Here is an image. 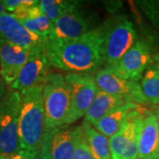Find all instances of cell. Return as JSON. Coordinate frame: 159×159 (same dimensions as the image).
<instances>
[{
	"label": "cell",
	"instance_id": "obj_21",
	"mask_svg": "<svg viewBox=\"0 0 159 159\" xmlns=\"http://www.w3.org/2000/svg\"><path fill=\"white\" fill-rule=\"evenodd\" d=\"M39 6L43 12L53 23L64 13L79 6V2L66 0H41Z\"/></svg>",
	"mask_w": 159,
	"mask_h": 159
},
{
	"label": "cell",
	"instance_id": "obj_2",
	"mask_svg": "<svg viewBox=\"0 0 159 159\" xmlns=\"http://www.w3.org/2000/svg\"><path fill=\"white\" fill-rule=\"evenodd\" d=\"M21 107L19 120L20 148L39 152L45 133V116L43 102L42 84L20 92Z\"/></svg>",
	"mask_w": 159,
	"mask_h": 159
},
{
	"label": "cell",
	"instance_id": "obj_27",
	"mask_svg": "<svg viewBox=\"0 0 159 159\" xmlns=\"http://www.w3.org/2000/svg\"><path fill=\"white\" fill-rule=\"evenodd\" d=\"M153 62L159 67V50L158 51H155V54H154L153 57Z\"/></svg>",
	"mask_w": 159,
	"mask_h": 159
},
{
	"label": "cell",
	"instance_id": "obj_10",
	"mask_svg": "<svg viewBox=\"0 0 159 159\" xmlns=\"http://www.w3.org/2000/svg\"><path fill=\"white\" fill-rule=\"evenodd\" d=\"M52 24V30L48 37L57 40L76 39L96 29L93 18L80 10L79 6L66 11Z\"/></svg>",
	"mask_w": 159,
	"mask_h": 159
},
{
	"label": "cell",
	"instance_id": "obj_6",
	"mask_svg": "<svg viewBox=\"0 0 159 159\" xmlns=\"http://www.w3.org/2000/svg\"><path fill=\"white\" fill-rule=\"evenodd\" d=\"M82 134V125H65L47 131L38 152L39 159H71Z\"/></svg>",
	"mask_w": 159,
	"mask_h": 159
},
{
	"label": "cell",
	"instance_id": "obj_25",
	"mask_svg": "<svg viewBox=\"0 0 159 159\" xmlns=\"http://www.w3.org/2000/svg\"><path fill=\"white\" fill-rule=\"evenodd\" d=\"M3 5L5 7V10L11 11V13L15 11L19 7L22 6L26 0H3Z\"/></svg>",
	"mask_w": 159,
	"mask_h": 159
},
{
	"label": "cell",
	"instance_id": "obj_4",
	"mask_svg": "<svg viewBox=\"0 0 159 159\" xmlns=\"http://www.w3.org/2000/svg\"><path fill=\"white\" fill-rule=\"evenodd\" d=\"M102 46V69L112 67L137 40L134 23L127 17H117L104 23Z\"/></svg>",
	"mask_w": 159,
	"mask_h": 159
},
{
	"label": "cell",
	"instance_id": "obj_28",
	"mask_svg": "<svg viewBox=\"0 0 159 159\" xmlns=\"http://www.w3.org/2000/svg\"><path fill=\"white\" fill-rule=\"evenodd\" d=\"M154 113L157 117V127H158V132H159V108L158 107H156L155 110H153Z\"/></svg>",
	"mask_w": 159,
	"mask_h": 159
},
{
	"label": "cell",
	"instance_id": "obj_23",
	"mask_svg": "<svg viewBox=\"0 0 159 159\" xmlns=\"http://www.w3.org/2000/svg\"><path fill=\"white\" fill-rule=\"evenodd\" d=\"M71 159H95L93 155L91 153L90 149L89 148L88 142L86 141L84 133L80 138L79 142L77 143V146L75 148L74 154Z\"/></svg>",
	"mask_w": 159,
	"mask_h": 159
},
{
	"label": "cell",
	"instance_id": "obj_13",
	"mask_svg": "<svg viewBox=\"0 0 159 159\" xmlns=\"http://www.w3.org/2000/svg\"><path fill=\"white\" fill-rule=\"evenodd\" d=\"M0 39L32 51L44 47L46 38L31 33L11 13L0 16Z\"/></svg>",
	"mask_w": 159,
	"mask_h": 159
},
{
	"label": "cell",
	"instance_id": "obj_14",
	"mask_svg": "<svg viewBox=\"0 0 159 159\" xmlns=\"http://www.w3.org/2000/svg\"><path fill=\"white\" fill-rule=\"evenodd\" d=\"M30 51L0 39L1 74L6 84H11L29 59Z\"/></svg>",
	"mask_w": 159,
	"mask_h": 159
},
{
	"label": "cell",
	"instance_id": "obj_16",
	"mask_svg": "<svg viewBox=\"0 0 159 159\" xmlns=\"http://www.w3.org/2000/svg\"><path fill=\"white\" fill-rule=\"evenodd\" d=\"M137 159H159V132L153 110L148 109L144 114Z\"/></svg>",
	"mask_w": 159,
	"mask_h": 159
},
{
	"label": "cell",
	"instance_id": "obj_8",
	"mask_svg": "<svg viewBox=\"0 0 159 159\" xmlns=\"http://www.w3.org/2000/svg\"><path fill=\"white\" fill-rule=\"evenodd\" d=\"M152 43L145 38H137L123 57L109 70L119 78L139 82L143 73L153 61Z\"/></svg>",
	"mask_w": 159,
	"mask_h": 159
},
{
	"label": "cell",
	"instance_id": "obj_18",
	"mask_svg": "<svg viewBox=\"0 0 159 159\" xmlns=\"http://www.w3.org/2000/svg\"><path fill=\"white\" fill-rule=\"evenodd\" d=\"M125 102H127L123 97L111 95L98 89L96 97L86 112L83 121L94 125L98 120L107 115L111 111Z\"/></svg>",
	"mask_w": 159,
	"mask_h": 159
},
{
	"label": "cell",
	"instance_id": "obj_7",
	"mask_svg": "<svg viewBox=\"0 0 159 159\" xmlns=\"http://www.w3.org/2000/svg\"><path fill=\"white\" fill-rule=\"evenodd\" d=\"M147 111L148 108L141 106L115 134L110 137L109 145L111 159H137L142 121Z\"/></svg>",
	"mask_w": 159,
	"mask_h": 159
},
{
	"label": "cell",
	"instance_id": "obj_30",
	"mask_svg": "<svg viewBox=\"0 0 159 159\" xmlns=\"http://www.w3.org/2000/svg\"><path fill=\"white\" fill-rule=\"evenodd\" d=\"M157 107H158V108H159V105H158V106H157Z\"/></svg>",
	"mask_w": 159,
	"mask_h": 159
},
{
	"label": "cell",
	"instance_id": "obj_19",
	"mask_svg": "<svg viewBox=\"0 0 159 159\" xmlns=\"http://www.w3.org/2000/svg\"><path fill=\"white\" fill-rule=\"evenodd\" d=\"M140 89L147 105H159V67L152 61L139 81Z\"/></svg>",
	"mask_w": 159,
	"mask_h": 159
},
{
	"label": "cell",
	"instance_id": "obj_15",
	"mask_svg": "<svg viewBox=\"0 0 159 159\" xmlns=\"http://www.w3.org/2000/svg\"><path fill=\"white\" fill-rule=\"evenodd\" d=\"M11 14L33 34L47 38L51 33L53 24L43 12L37 0H26V3Z\"/></svg>",
	"mask_w": 159,
	"mask_h": 159
},
{
	"label": "cell",
	"instance_id": "obj_20",
	"mask_svg": "<svg viewBox=\"0 0 159 159\" xmlns=\"http://www.w3.org/2000/svg\"><path fill=\"white\" fill-rule=\"evenodd\" d=\"M81 125L89 148L95 159H111L108 137L99 133L88 122L83 121Z\"/></svg>",
	"mask_w": 159,
	"mask_h": 159
},
{
	"label": "cell",
	"instance_id": "obj_3",
	"mask_svg": "<svg viewBox=\"0 0 159 159\" xmlns=\"http://www.w3.org/2000/svg\"><path fill=\"white\" fill-rule=\"evenodd\" d=\"M45 116V132L66 125L71 98L65 76L61 73H49L42 83Z\"/></svg>",
	"mask_w": 159,
	"mask_h": 159
},
{
	"label": "cell",
	"instance_id": "obj_24",
	"mask_svg": "<svg viewBox=\"0 0 159 159\" xmlns=\"http://www.w3.org/2000/svg\"><path fill=\"white\" fill-rule=\"evenodd\" d=\"M0 159H39V155L38 152L21 149L8 156H0Z\"/></svg>",
	"mask_w": 159,
	"mask_h": 159
},
{
	"label": "cell",
	"instance_id": "obj_5",
	"mask_svg": "<svg viewBox=\"0 0 159 159\" xmlns=\"http://www.w3.org/2000/svg\"><path fill=\"white\" fill-rule=\"evenodd\" d=\"M20 107V92L7 90L0 104V156L21 150L19 136Z\"/></svg>",
	"mask_w": 159,
	"mask_h": 159
},
{
	"label": "cell",
	"instance_id": "obj_17",
	"mask_svg": "<svg viewBox=\"0 0 159 159\" xmlns=\"http://www.w3.org/2000/svg\"><path fill=\"white\" fill-rule=\"evenodd\" d=\"M141 106L143 105L134 102H125L111 111L107 115L92 125L104 136L110 138L119 130L131 115Z\"/></svg>",
	"mask_w": 159,
	"mask_h": 159
},
{
	"label": "cell",
	"instance_id": "obj_11",
	"mask_svg": "<svg viewBox=\"0 0 159 159\" xmlns=\"http://www.w3.org/2000/svg\"><path fill=\"white\" fill-rule=\"evenodd\" d=\"M51 65L46 57L43 48L30 51L29 59L16 80L10 84L11 90L22 92L35 85L42 84Z\"/></svg>",
	"mask_w": 159,
	"mask_h": 159
},
{
	"label": "cell",
	"instance_id": "obj_22",
	"mask_svg": "<svg viewBox=\"0 0 159 159\" xmlns=\"http://www.w3.org/2000/svg\"><path fill=\"white\" fill-rule=\"evenodd\" d=\"M135 3L154 28L159 30V0H139Z\"/></svg>",
	"mask_w": 159,
	"mask_h": 159
},
{
	"label": "cell",
	"instance_id": "obj_12",
	"mask_svg": "<svg viewBox=\"0 0 159 159\" xmlns=\"http://www.w3.org/2000/svg\"><path fill=\"white\" fill-rule=\"evenodd\" d=\"M94 78L99 89L113 96L123 97L129 102H134L143 106L147 105L139 82L121 79L106 68L99 70L95 74Z\"/></svg>",
	"mask_w": 159,
	"mask_h": 159
},
{
	"label": "cell",
	"instance_id": "obj_29",
	"mask_svg": "<svg viewBox=\"0 0 159 159\" xmlns=\"http://www.w3.org/2000/svg\"><path fill=\"white\" fill-rule=\"evenodd\" d=\"M6 10H5V7H4V5H3V2L2 1H0V16L3 14V13H5L6 12Z\"/></svg>",
	"mask_w": 159,
	"mask_h": 159
},
{
	"label": "cell",
	"instance_id": "obj_1",
	"mask_svg": "<svg viewBox=\"0 0 159 159\" xmlns=\"http://www.w3.org/2000/svg\"><path fill=\"white\" fill-rule=\"evenodd\" d=\"M104 24L73 40L47 37L43 51L51 66L74 74H92L102 69Z\"/></svg>",
	"mask_w": 159,
	"mask_h": 159
},
{
	"label": "cell",
	"instance_id": "obj_9",
	"mask_svg": "<svg viewBox=\"0 0 159 159\" xmlns=\"http://www.w3.org/2000/svg\"><path fill=\"white\" fill-rule=\"evenodd\" d=\"M64 76L71 98L70 112L66 121V125H70L85 116L97 95L98 87L92 74L68 73Z\"/></svg>",
	"mask_w": 159,
	"mask_h": 159
},
{
	"label": "cell",
	"instance_id": "obj_26",
	"mask_svg": "<svg viewBox=\"0 0 159 159\" xmlns=\"http://www.w3.org/2000/svg\"><path fill=\"white\" fill-rule=\"evenodd\" d=\"M6 92H7V90H6V83L5 82V80H3V79H0V104L2 102V100L5 97Z\"/></svg>",
	"mask_w": 159,
	"mask_h": 159
}]
</instances>
